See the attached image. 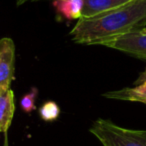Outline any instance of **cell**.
<instances>
[{
    "mask_svg": "<svg viewBox=\"0 0 146 146\" xmlns=\"http://www.w3.org/2000/svg\"><path fill=\"white\" fill-rule=\"evenodd\" d=\"M60 114V108L54 101H47L39 109V115L44 121H54Z\"/></svg>",
    "mask_w": 146,
    "mask_h": 146,
    "instance_id": "9c48e42d",
    "label": "cell"
},
{
    "mask_svg": "<svg viewBox=\"0 0 146 146\" xmlns=\"http://www.w3.org/2000/svg\"><path fill=\"white\" fill-rule=\"evenodd\" d=\"M103 96L110 99L135 101L146 104V80L137 84L135 87L123 88V89L106 92L103 94Z\"/></svg>",
    "mask_w": 146,
    "mask_h": 146,
    "instance_id": "52a82bcc",
    "label": "cell"
},
{
    "mask_svg": "<svg viewBox=\"0 0 146 146\" xmlns=\"http://www.w3.org/2000/svg\"><path fill=\"white\" fill-rule=\"evenodd\" d=\"M38 95V90L35 87L31 88V90L27 94H25L20 100L21 108L26 113H30L31 111L35 109V102H36V97Z\"/></svg>",
    "mask_w": 146,
    "mask_h": 146,
    "instance_id": "30bf717a",
    "label": "cell"
},
{
    "mask_svg": "<svg viewBox=\"0 0 146 146\" xmlns=\"http://www.w3.org/2000/svg\"><path fill=\"white\" fill-rule=\"evenodd\" d=\"M145 80H146V68H145V70H144L143 72L141 73V75L138 77V79L136 80L135 82H134V84H135V85H137V84L141 83V82L145 81Z\"/></svg>",
    "mask_w": 146,
    "mask_h": 146,
    "instance_id": "8fae6325",
    "label": "cell"
},
{
    "mask_svg": "<svg viewBox=\"0 0 146 146\" xmlns=\"http://www.w3.org/2000/svg\"><path fill=\"white\" fill-rule=\"evenodd\" d=\"M15 44L9 37L0 39V90L10 88L14 79Z\"/></svg>",
    "mask_w": 146,
    "mask_h": 146,
    "instance_id": "277c9868",
    "label": "cell"
},
{
    "mask_svg": "<svg viewBox=\"0 0 146 146\" xmlns=\"http://www.w3.org/2000/svg\"><path fill=\"white\" fill-rule=\"evenodd\" d=\"M89 132L103 146H146V130L124 128L110 120H95Z\"/></svg>",
    "mask_w": 146,
    "mask_h": 146,
    "instance_id": "7a4b0ae2",
    "label": "cell"
},
{
    "mask_svg": "<svg viewBox=\"0 0 146 146\" xmlns=\"http://www.w3.org/2000/svg\"><path fill=\"white\" fill-rule=\"evenodd\" d=\"M130 1L131 0H83L81 18H92L98 16L123 6Z\"/></svg>",
    "mask_w": 146,
    "mask_h": 146,
    "instance_id": "5b68a950",
    "label": "cell"
},
{
    "mask_svg": "<svg viewBox=\"0 0 146 146\" xmlns=\"http://www.w3.org/2000/svg\"><path fill=\"white\" fill-rule=\"evenodd\" d=\"M101 45L146 60V33L139 29L108 39Z\"/></svg>",
    "mask_w": 146,
    "mask_h": 146,
    "instance_id": "3957f363",
    "label": "cell"
},
{
    "mask_svg": "<svg viewBox=\"0 0 146 146\" xmlns=\"http://www.w3.org/2000/svg\"><path fill=\"white\" fill-rule=\"evenodd\" d=\"M15 112L14 94L10 88L0 90V132L6 133Z\"/></svg>",
    "mask_w": 146,
    "mask_h": 146,
    "instance_id": "8992f818",
    "label": "cell"
},
{
    "mask_svg": "<svg viewBox=\"0 0 146 146\" xmlns=\"http://www.w3.org/2000/svg\"><path fill=\"white\" fill-rule=\"evenodd\" d=\"M3 146H8V138H7V132L5 133V136H4V143H3Z\"/></svg>",
    "mask_w": 146,
    "mask_h": 146,
    "instance_id": "7c38bea8",
    "label": "cell"
},
{
    "mask_svg": "<svg viewBox=\"0 0 146 146\" xmlns=\"http://www.w3.org/2000/svg\"><path fill=\"white\" fill-rule=\"evenodd\" d=\"M140 30H141V31H142V32H145V33H146V27H144V28L140 29Z\"/></svg>",
    "mask_w": 146,
    "mask_h": 146,
    "instance_id": "4fadbf2b",
    "label": "cell"
},
{
    "mask_svg": "<svg viewBox=\"0 0 146 146\" xmlns=\"http://www.w3.org/2000/svg\"><path fill=\"white\" fill-rule=\"evenodd\" d=\"M56 11L68 20L81 18L83 0H53Z\"/></svg>",
    "mask_w": 146,
    "mask_h": 146,
    "instance_id": "ba28073f",
    "label": "cell"
},
{
    "mask_svg": "<svg viewBox=\"0 0 146 146\" xmlns=\"http://www.w3.org/2000/svg\"><path fill=\"white\" fill-rule=\"evenodd\" d=\"M145 20L146 0H131L101 15L79 19L70 35L79 44L101 45L108 39L135 30Z\"/></svg>",
    "mask_w": 146,
    "mask_h": 146,
    "instance_id": "6da1fadb",
    "label": "cell"
}]
</instances>
